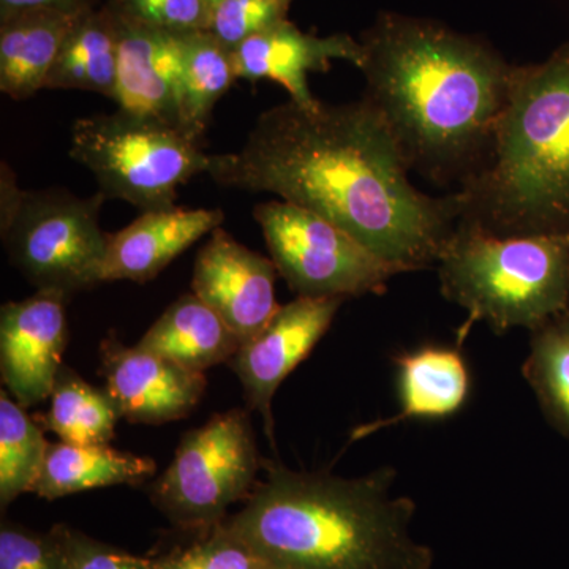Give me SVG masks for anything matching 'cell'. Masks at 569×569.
I'll return each instance as SVG.
<instances>
[{
    "label": "cell",
    "instance_id": "cell-17",
    "mask_svg": "<svg viewBox=\"0 0 569 569\" xmlns=\"http://www.w3.org/2000/svg\"><path fill=\"white\" fill-rule=\"evenodd\" d=\"M399 411L358 427L353 440L413 419H445L462 410L470 396V370L459 348L425 346L396 356Z\"/></svg>",
    "mask_w": 569,
    "mask_h": 569
},
{
    "label": "cell",
    "instance_id": "cell-5",
    "mask_svg": "<svg viewBox=\"0 0 569 569\" xmlns=\"http://www.w3.org/2000/svg\"><path fill=\"white\" fill-rule=\"evenodd\" d=\"M437 266L441 293L468 313L459 346L479 321L531 332L568 310V236H497L459 220Z\"/></svg>",
    "mask_w": 569,
    "mask_h": 569
},
{
    "label": "cell",
    "instance_id": "cell-10",
    "mask_svg": "<svg viewBox=\"0 0 569 569\" xmlns=\"http://www.w3.org/2000/svg\"><path fill=\"white\" fill-rule=\"evenodd\" d=\"M346 299L296 298L280 306L263 331L242 343L228 366L244 388L249 410L263 419L264 436L276 449L272 399L288 376L323 339Z\"/></svg>",
    "mask_w": 569,
    "mask_h": 569
},
{
    "label": "cell",
    "instance_id": "cell-9",
    "mask_svg": "<svg viewBox=\"0 0 569 569\" xmlns=\"http://www.w3.org/2000/svg\"><path fill=\"white\" fill-rule=\"evenodd\" d=\"M277 272L298 298H358L385 293L402 274L353 236L287 201L253 209Z\"/></svg>",
    "mask_w": 569,
    "mask_h": 569
},
{
    "label": "cell",
    "instance_id": "cell-24",
    "mask_svg": "<svg viewBox=\"0 0 569 569\" xmlns=\"http://www.w3.org/2000/svg\"><path fill=\"white\" fill-rule=\"evenodd\" d=\"M522 373L550 425L569 438V312L531 331Z\"/></svg>",
    "mask_w": 569,
    "mask_h": 569
},
{
    "label": "cell",
    "instance_id": "cell-13",
    "mask_svg": "<svg viewBox=\"0 0 569 569\" xmlns=\"http://www.w3.org/2000/svg\"><path fill=\"white\" fill-rule=\"evenodd\" d=\"M107 391L133 425L159 426L192 413L206 391L204 373L193 372L144 350L108 337L100 347Z\"/></svg>",
    "mask_w": 569,
    "mask_h": 569
},
{
    "label": "cell",
    "instance_id": "cell-4",
    "mask_svg": "<svg viewBox=\"0 0 569 569\" xmlns=\"http://www.w3.org/2000/svg\"><path fill=\"white\" fill-rule=\"evenodd\" d=\"M455 197L489 233L569 238V43L516 67L488 159Z\"/></svg>",
    "mask_w": 569,
    "mask_h": 569
},
{
    "label": "cell",
    "instance_id": "cell-21",
    "mask_svg": "<svg viewBox=\"0 0 569 569\" xmlns=\"http://www.w3.org/2000/svg\"><path fill=\"white\" fill-rule=\"evenodd\" d=\"M118 21L112 7L84 11L63 40L44 89H77L114 100Z\"/></svg>",
    "mask_w": 569,
    "mask_h": 569
},
{
    "label": "cell",
    "instance_id": "cell-28",
    "mask_svg": "<svg viewBox=\"0 0 569 569\" xmlns=\"http://www.w3.org/2000/svg\"><path fill=\"white\" fill-rule=\"evenodd\" d=\"M0 569H69L61 538L3 520L0 527Z\"/></svg>",
    "mask_w": 569,
    "mask_h": 569
},
{
    "label": "cell",
    "instance_id": "cell-30",
    "mask_svg": "<svg viewBox=\"0 0 569 569\" xmlns=\"http://www.w3.org/2000/svg\"><path fill=\"white\" fill-rule=\"evenodd\" d=\"M54 529L61 538L69 569H152L148 557L132 556L63 523Z\"/></svg>",
    "mask_w": 569,
    "mask_h": 569
},
{
    "label": "cell",
    "instance_id": "cell-3",
    "mask_svg": "<svg viewBox=\"0 0 569 569\" xmlns=\"http://www.w3.org/2000/svg\"><path fill=\"white\" fill-rule=\"evenodd\" d=\"M266 479L223 520L276 569H432L410 535L417 505L392 497L396 470L342 478L263 460Z\"/></svg>",
    "mask_w": 569,
    "mask_h": 569
},
{
    "label": "cell",
    "instance_id": "cell-7",
    "mask_svg": "<svg viewBox=\"0 0 569 569\" xmlns=\"http://www.w3.org/2000/svg\"><path fill=\"white\" fill-rule=\"evenodd\" d=\"M200 138L123 110L78 119L70 157L91 171L99 192L142 212L174 208L178 189L206 173L211 153Z\"/></svg>",
    "mask_w": 569,
    "mask_h": 569
},
{
    "label": "cell",
    "instance_id": "cell-32",
    "mask_svg": "<svg viewBox=\"0 0 569 569\" xmlns=\"http://www.w3.org/2000/svg\"><path fill=\"white\" fill-rule=\"evenodd\" d=\"M206 2H208V3H209V6H211V7H212V9H213V7H216V6H217V3H219V2H220V0H206Z\"/></svg>",
    "mask_w": 569,
    "mask_h": 569
},
{
    "label": "cell",
    "instance_id": "cell-29",
    "mask_svg": "<svg viewBox=\"0 0 569 569\" xmlns=\"http://www.w3.org/2000/svg\"><path fill=\"white\" fill-rule=\"evenodd\" d=\"M119 13L171 33L208 31L212 7L206 0H116Z\"/></svg>",
    "mask_w": 569,
    "mask_h": 569
},
{
    "label": "cell",
    "instance_id": "cell-33",
    "mask_svg": "<svg viewBox=\"0 0 569 569\" xmlns=\"http://www.w3.org/2000/svg\"><path fill=\"white\" fill-rule=\"evenodd\" d=\"M567 312H569V306H568V310H567Z\"/></svg>",
    "mask_w": 569,
    "mask_h": 569
},
{
    "label": "cell",
    "instance_id": "cell-15",
    "mask_svg": "<svg viewBox=\"0 0 569 569\" xmlns=\"http://www.w3.org/2000/svg\"><path fill=\"white\" fill-rule=\"evenodd\" d=\"M233 58L239 80L276 81L290 93L291 102L313 108L320 100L310 91L307 74L328 71L336 59L361 69L365 48L350 36L317 37L287 20L242 41Z\"/></svg>",
    "mask_w": 569,
    "mask_h": 569
},
{
    "label": "cell",
    "instance_id": "cell-2",
    "mask_svg": "<svg viewBox=\"0 0 569 569\" xmlns=\"http://www.w3.org/2000/svg\"><path fill=\"white\" fill-rule=\"evenodd\" d=\"M365 99L376 107L410 170L437 182L477 173L507 107L516 66L471 37L383 14L362 40Z\"/></svg>",
    "mask_w": 569,
    "mask_h": 569
},
{
    "label": "cell",
    "instance_id": "cell-8",
    "mask_svg": "<svg viewBox=\"0 0 569 569\" xmlns=\"http://www.w3.org/2000/svg\"><path fill=\"white\" fill-rule=\"evenodd\" d=\"M261 463L249 413L233 408L182 437L149 497L178 529L209 530L228 518V508L249 498Z\"/></svg>",
    "mask_w": 569,
    "mask_h": 569
},
{
    "label": "cell",
    "instance_id": "cell-19",
    "mask_svg": "<svg viewBox=\"0 0 569 569\" xmlns=\"http://www.w3.org/2000/svg\"><path fill=\"white\" fill-rule=\"evenodd\" d=\"M138 346L204 373L230 362L241 340L197 295H183L141 337Z\"/></svg>",
    "mask_w": 569,
    "mask_h": 569
},
{
    "label": "cell",
    "instance_id": "cell-16",
    "mask_svg": "<svg viewBox=\"0 0 569 569\" xmlns=\"http://www.w3.org/2000/svg\"><path fill=\"white\" fill-rule=\"evenodd\" d=\"M220 209H162L142 212L129 227L108 234L102 280L144 283L160 274L194 242L222 224Z\"/></svg>",
    "mask_w": 569,
    "mask_h": 569
},
{
    "label": "cell",
    "instance_id": "cell-22",
    "mask_svg": "<svg viewBox=\"0 0 569 569\" xmlns=\"http://www.w3.org/2000/svg\"><path fill=\"white\" fill-rule=\"evenodd\" d=\"M121 418L107 389L92 387L70 367L62 366L41 426L63 443L97 447L110 443Z\"/></svg>",
    "mask_w": 569,
    "mask_h": 569
},
{
    "label": "cell",
    "instance_id": "cell-20",
    "mask_svg": "<svg viewBox=\"0 0 569 569\" xmlns=\"http://www.w3.org/2000/svg\"><path fill=\"white\" fill-rule=\"evenodd\" d=\"M156 462L149 458L116 451L110 445L50 443L40 478L32 493L44 500L86 492V490L134 486L156 475Z\"/></svg>",
    "mask_w": 569,
    "mask_h": 569
},
{
    "label": "cell",
    "instance_id": "cell-31",
    "mask_svg": "<svg viewBox=\"0 0 569 569\" xmlns=\"http://www.w3.org/2000/svg\"><path fill=\"white\" fill-rule=\"evenodd\" d=\"M92 9H96V0H0V18L26 11L81 14Z\"/></svg>",
    "mask_w": 569,
    "mask_h": 569
},
{
    "label": "cell",
    "instance_id": "cell-18",
    "mask_svg": "<svg viewBox=\"0 0 569 569\" xmlns=\"http://www.w3.org/2000/svg\"><path fill=\"white\" fill-rule=\"evenodd\" d=\"M78 17L59 11H26L0 18V91L22 102L44 89Z\"/></svg>",
    "mask_w": 569,
    "mask_h": 569
},
{
    "label": "cell",
    "instance_id": "cell-27",
    "mask_svg": "<svg viewBox=\"0 0 569 569\" xmlns=\"http://www.w3.org/2000/svg\"><path fill=\"white\" fill-rule=\"evenodd\" d=\"M295 0H220L212 9L208 31L234 50L254 33L287 21Z\"/></svg>",
    "mask_w": 569,
    "mask_h": 569
},
{
    "label": "cell",
    "instance_id": "cell-26",
    "mask_svg": "<svg viewBox=\"0 0 569 569\" xmlns=\"http://www.w3.org/2000/svg\"><path fill=\"white\" fill-rule=\"evenodd\" d=\"M149 559V557H148ZM152 569H276L223 520L183 549L149 559Z\"/></svg>",
    "mask_w": 569,
    "mask_h": 569
},
{
    "label": "cell",
    "instance_id": "cell-14",
    "mask_svg": "<svg viewBox=\"0 0 569 569\" xmlns=\"http://www.w3.org/2000/svg\"><path fill=\"white\" fill-rule=\"evenodd\" d=\"M114 13L118 21L114 102L119 110L157 119L187 132L179 33L149 28L123 17L116 9Z\"/></svg>",
    "mask_w": 569,
    "mask_h": 569
},
{
    "label": "cell",
    "instance_id": "cell-6",
    "mask_svg": "<svg viewBox=\"0 0 569 569\" xmlns=\"http://www.w3.org/2000/svg\"><path fill=\"white\" fill-rule=\"evenodd\" d=\"M102 192L81 198L61 189L22 190L10 164L0 171V233L11 263L37 291L71 295L103 283L108 234Z\"/></svg>",
    "mask_w": 569,
    "mask_h": 569
},
{
    "label": "cell",
    "instance_id": "cell-25",
    "mask_svg": "<svg viewBox=\"0 0 569 569\" xmlns=\"http://www.w3.org/2000/svg\"><path fill=\"white\" fill-rule=\"evenodd\" d=\"M48 443L43 430L7 391L0 395V505L6 509L32 493L43 470Z\"/></svg>",
    "mask_w": 569,
    "mask_h": 569
},
{
    "label": "cell",
    "instance_id": "cell-23",
    "mask_svg": "<svg viewBox=\"0 0 569 569\" xmlns=\"http://www.w3.org/2000/svg\"><path fill=\"white\" fill-rule=\"evenodd\" d=\"M182 51V110L187 132L203 138L213 107L236 80L233 50L209 31L179 33Z\"/></svg>",
    "mask_w": 569,
    "mask_h": 569
},
{
    "label": "cell",
    "instance_id": "cell-12",
    "mask_svg": "<svg viewBox=\"0 0 569 569\" xmlns=\"http://www.w3.org/2000/svg\"><path fill=\"white\" fill-rule=\"evenodd\" d=\"M67 298L56 291H37L0 310L2 383L22 408L50 399L69 340Z\"/></svg>",
    "mask_w": 569,
    "mask_h": 569
},
{
    "label": "cell",
    "instance_id": "cell-11",
    "mask_svg": "<svg viewBox=\"0 0 569 569\" xmlns=\"http://www.w3.org/2000/svg\"><path fill=\"white\" fill-rule=\"evenodd\" d=\"M276 264L216 228L194 260L192 293L233 329L241 346L279 312Z\"/></svg>",
    "mask_w": 569,
    "mask_h": 569
},
{
    "label": "cell",
    "instance_id": "cell-1",
    "mask_svg": "<svg viewBox=\"0 0 569 569\" xmlns=\"http://www.w3.org/2000/svg\"><path fill=\"white\" fill-rule=\"evenodd\" d=\"M408 171L369 100L313 108L290 100L261 112L238 151L211 156L206 174L323 217L403 274L437 264L459 222L455 193L419 192Z\"/></svg>",
    "mask_w": 569,
    "mask_h": 569
}]
</instances>
